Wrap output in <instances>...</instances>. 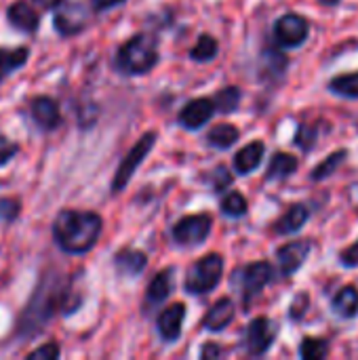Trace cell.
Returning <instances> with one entry per match:
<instances>
[{"label": "cell", "mask_w": 358, "mask_h": 360, "mask_svg": "<svg viewBox=\"0 0 358 360\" xmlns=\"http://www.w3.org/2000/svg\"><path fill=\"white\" fill-rule=\"evenodd\" d=\"M101 228L103 221L93 211L63 209L57 213L53 221V238L63 253L84 255L97 245L101 236Z\"/></svg>", "instance_id": "6da1fadb"}, {"label": "cell", "mask_w": 358, "mask_h": 360, "mask_svg": "<svg viewBox=\"0 0 358 360\" xmlns=\"http://www.w3.org/2000/svg\"><path fill=\"white\" fill-rule=\"evenodd\" d=\"M68 297L65 287L59 278H42L40 287L32 295L30 304L25 306L21 319H19V335L32 338L36 335L53 316L57 310H61L63 300Z\"/></svg>", "instance_id": "7a4b0ae2"}, {"label": "cell", "mask_w": 358, "mask_h": 360, "mask_svg": "<svg viewBox=\"0 0 358 360\" xmlns=\"http://www.w3.org/2000/svg\"><path fill=\"white\" fill-rule=\"evenodd\" d=\"M156 63H158L156 42L150 36H146V34L133 36L116 53V68L124 76H141V74H148Z\"/></svg>", "instance_id": "3957f363"}, {"label": "cell", "mask_w": 358, "mask_h": 360, "mask_svg": "<svg viewBox=\"0 0 358 360\" xmlns=\"http://www.w3.org/2000/svg\"><path fill=\"white\" fill-rule=\"evenodd\" d=\"M224 274V257L217 253H209L205 257H200L196 264H192V268L188 270L184 289L190 295H203L213 291Z\"/></svg>", "instance_id": "277c9868"}, {"label": "cell", "mask_w": 358, "mask_h": 360, "mask_svg": "<svg viewBox=\"0 0 358 360\" xmlns=\"http://www.w3.org/2000/svg\"><path fill=\"white\" fill-rule=\"evenodd\" d=\"M156 133L150 131L146 135H141V139L131 148V152L122 158L120 167L116 169V175H114V181H112V192H122L127 188V184L131 181L133 173L137 171V167L143 162V158L150 154V150L154 148L156 143Z\"/></svg>", "instance_id": "5b68a950"}, {"label": "cell", "mask_w": 358, "mask_h": 360, "mask_svg": "<svg viewBox=\"0 0 358 360\" xmlns=\"http://www.w3.org/2000/svg\"><path fill=\"white\" fill-rule=\"evenodd\" d=\"M270 281H272V266L268 262L249 264L234 272V285H238L245 304H249V300L255 297Z\"/></svg>", "instance_id": "8992f818"}, {"label": "cell", "mask_w": 358, "mask_h": 360, "mask_svg": "<svg viewBox=\"0 0 358 360\" xmlns=\"http://www.w3.org/2000/svg\"><path fill=\"white\" fill-rule=\"evenodd\" d=\"M211 226H213V219L207 213L188 215L173 226V238L179 245L196 247L207 240V236L211 234Z\"/></svg>", "instance_id": "52a82bcc"}, {"label": "cell", "mask_w": 358, "mask_h": 360, "mask_svg": "<svg viewBox=\"0 0 358 360\" xmlns=\"http://www.w3.org/2000/svg\"><path fill=\"white\" fill-rule=\"evenodd\" d=\"M308 34H310V23H308V19H304L298 13L283 15L274 25V38L281 46L295 49V46L304 44Z\"/></svg>", "instance_id": "ba28073f"}, {"label": "cell", "mask_w": 358, "mask_h": 360, "mask_svg": "<svg viewBox=\"0 0 358 360\" xmlns=\"http://www.w3.org/2000/svg\"><path fill=\"white\" fill-rule=\"evenodd\" d=\"M276 340V325L266 319L260 316L255 321L249 323L247 333H245V348L251 356H262L270 350V346Z\"/></svg>", "instance_id": "9c48e42d"}, {"label": "cell", "mask_w": 358, "mask_h": 360, "mask_svg": "<svg viewBox=\"0 0 358 360\" xmlns=\"http://www.w3.org/2000/svg\"><path fill=\"white\" fill-rule=\"evenodd\" d=\"M87 23H89V11L84 8L82 2H76V0L59 6L53 17V25L61 36H74L82 32Z\"/></svg>", "instance_id": "30bf717a"}, {"label": "cell", "mask_w": 358, "mask_h": 360, "mask_svg": "<svg viewBox=\"0 0 358 360\" xmlns=\"http://www.w3.org/2000/svg\"><path fill=\"white\" fill-rule=\"evenodd\" d=\"M215 101L213 99H207V97H198V99H192L188 101L181 112H179V124L184 129H190V131H196L200 129L205 122L211 120V116L215 114Z\"/></svg>", "instance_id": "8fae6325"}, {"label": "cell", "mask_w": 358, "mask_h": 360, "mask_svg": "<svg viewBox=\"0 0 358 360\" xmlns=\"http://www.w3.org/2000/svg\"><path fill=\"white\" fill-rule=\"evenodd\" d=\"M30 114L34 122L38 124V129L42 131H55L61 124V112L53 97H46V95L34 97L30 101Z\"/></svg>", "instance_id": "7c38bea8"}, {"label": "cell", "mask_w": 358, "mask_h": 360, "mask_svg": "<svg viewBox=\"0 0 358 360\" xmlns=\"http://www.w3.org/2000/svg\"><path fill=\"white\" fill-rule=\"evenodd\" d=\"M308 253H310V243H306V240H295V243L281 247L276 257H279V266H281L283 276L295 274L304 266Z\"/></svg>", "instance_id": "4fadbf2b"}, {"label": "cell", "mask_w": 358, "mask_h": 360, "mask_svg": "<svg viewBox=\"0 0 358 360\" xmlns=\"http://www.w3.org/2000/svg\"><path fill=\"white\" fill-rule=\"evenodd\" d=\"M6 19H8V23H11L15 30L25 32V34L36 32V30H38V25H40V15H38V13H36L27 2H21V0L8 6V11H6Z\"/></svg>", "instance_id": "5bb4252c"}, {"label": "cell", "mask_w": 358, "mask_h": 360, "mask_svg": "<svg viewBox=\"0 0 358 360\" xmlns=\"http://www.w3.org/2000/svg\"><path fill=\"white\" fill-rule=\"evenodd\" d=\"M186 316L184 304H173L158 316V333L165 342H175L181 335V323Z\"/></svg>", "instance_id": "9a60e30c"}, {"label": "cell", "mask_w": 358, "mask_h": 360, "mask_svg": "<svg viewBox=\"0 0 358 360\" xmlns=\"http://www.w3.org/2000/svg\"><path fill=\"white\" fill-rule=\"evenodd\" d=\"M234 302L230 297H222L211 306V310L203 319V327L207 331H224L234 321Z\"/></svg>", "instance_id": "2e32d148"}, {"label": "cell", "mask_w": 358, "mask_h": 360, "mask_svg": "<svg viewBox=\"0 0 358 360\" xmlns=\"http://www.w3.org/2000/svg\"><path fill=\"white\" fill-rule=\"evenodd\" d=\"M266 154V146L262 141H251L249 146H245L236 156H234V169L238 175H249L251 171H255L262 162Z\"/></svg>", "instance_id": "e0dca14e"}, {"label": "cell", "mask_w": 358, "mask_h": 360, "mask_svg": "<svg viewBox=\"0 0 358 360\" xmlns=\"http://www.w3.org/2000/svg\"><path fill=\"white\" fill-rule=\"evenodd\" d=\"M114 264H116V270L124 276H137L139 272L146 270L148 266V257L141 253V251H135V249H122L120 253H116L114 257Z\"/></svg>", "instance_id": "ac0fdd59"}, {"label": "cell", "mask_w": 358, "mask_h": 360, "mask_svg": "<svg viewBox=\"0 0 358 360\" xmlns=\"http://www.w3.org/2000/svg\"><path fill=\"white\" fill-rule=\"evenodd\" d=\"M27 57H30V49L27 46L0 49V82L6 80L19 68H23L27 63Z\"/></svg>", "instance_id": "d6986e66"}, {"label": "cell", "mask_w": 358, "mask_h": 360, "mask_svg": "<svg viewBox=\"0 0 358 360\" xmlns=\"http://www.w3.org/2000/svg\"><path fill=\"white\" fill-rule=\"evenodd\" d=\"M335 314H340L342 319H354L358 314V289L348 285V287H342L333 302H331Z\"/></svg>", "instance_id": "ffe728a7"}, {"label": "cell", "mask_w": 358, "mask_h": 360, "mask_svg": "<svg viewBox=\"0 0 358 360\" xmlns=\"http://www.w3.org/2000/svg\"><path fill=\"white\" fill-rule=\"evenodd\" d=\"M310 211L306 205H293L279 221H276V232L279 234H291L304 228V224L308 221Z\"/></svg>", "instance_id": "44dd1931"}, {"label": "cell", "mask_w": 358, "mask_h": 360, "mask_svg": "<svg viewBox=\"0 0 358 360\" xmlns=\"http://www.w3.org/2000/svg\"><path fill=\"white\" fill-rule=\"evenodd\" d=\"M298 171V158L293 154L287 152H279L272 156L268 171H266V179H285L289 175H293Z\"/></svg>", "instance_id": "7402d4cb"}, {"label": "cell", "mask_w": 358, "mask_h": 360, "mask_svg": "<svg viewBox=\"0 0 358 360\" xmlns=\"http://www.w3.org/2000/svg\"><path fill=\"white\" fill-rule=\"evenodd\" d=\"M173 291V270H162L154 276V281L148 285V304H160L169 297Z\"/></svg>", "instance_id": "603a6c76"}, {"label": "cell", "mask_w": 358, "mask_h": 360, "mask_svg": "<svg viewBox=\"0 0 358 360\" xmlns=\"http://www.w3.org/2000/svg\"><path fill=\"white\" fill-rule=\"evenodd\" d=\"M209 143L213 148H219V150H226L230 146H234L238 141V129L230 122H222L217 127H213L207 135Z\"/></svg>", "instance_id": "cb8c5ba5"}, {"label": "cell", "mask_w": 358, "mask_h": 360, "mask_svg": "<svg viewBox=\"0 0 358 360\" xmlns=\"http://www.w3.org/2000/svg\"><path fill=\"white\" fill-rule=\"evenodd\" d=\"M217 51H219L217 40H215L213 36H209V34H203V36L198 38V42L192 46L190 57H192L194 61H211V59H215Z\"/></svg>", "instance_id": "d4e9b609"}, {"label": "cell", "mask_w": 358, "mask_h": 360, "mask_svg": "<svg viewBox=\"0 0 358 360\" xmlns=\"http://www.w3.org/2000/svg\"><path fill=\"white\" fill-rule=\"evenodd\" d=\"M241 97H243V93H241L238 86H226V89H222V91L215 95L213 101H215V108H217L222 114H232V112L238 108Z\"/></svg>", "instance_id": "484cf974"}, {"label": "cell", "mask_w": 358, "mask_h": 360, "mask_svg": "<svg viewBox=\"0 0 358 360\" xmlns=\"http://www.w3.org/2000/svg\"><path fill=\"white\" fill-rule=\"evenodd\" d=\"M346 156H348V150H338V152L329 154V158L323 160V162L312 171V179H314V181H323V179H327V177H331L333 171L346 160Z\"/></svg>", "instance_id": "4316f807"}, {"label": "cell", "mask_w": 358, "mask_h": 360, "mask_svg": "<svg viewBox=\"0 0 358 360\" xmlns=\"http://www.w3.org/2000/svg\"><path fill=\"white\" fill-rule=\"evenodd\" d=\"M329 354V344L325 340L317 338H304L300 346V356L304 360H319L325 359Z\"/></svg>", "instance_id": "83f0119b"}, {"label": "cell", "mask_w": 358, "mask_h": 360, "mask_svg": "<svg viewBox=\"0 0 358 360\" xmlns=\"http://www.w3.org/2000/svg\"><path fill=\"white\" fill-rule=\"evenodd\" d=\"M329 89L342 97H352V99H358V72H352V74H344L340 78H333Z\"/></svg>", "instance_id": "f1b7e54d"}, {"label": "cell", "mask_w": 358, "mask_h": 360, "mask_svg": "<svg viewBox=\"0 0 358 360\" xmlns=\"http://www.w3.org/2000/svg\"><path fill=\"white\" fill-rule=\"evenodd\" d=\"M247 209H249V202L241 192H230L222 200V211L228 217H243L247 213Z\"/></svg>", "instance_id": "f546056e"}, {"label": "cell", "mask_w": 358, "mask_h": 360, "mask_svg": "<svg viewBox=\"0 0 358 360\" xmlns=\"http://www.w3.org/2000/svg\"><path fill=\"white\" fill-rule=\"evenodd\" d=\"M317 141V129L314 127H308V124H302L298 135H295V143L302 148V150H312Z\"/></svg>", "instance_id": "4dcf8cb0"}, {"label": "cell", "mask_w": 358, "mask_h": 360, "mask_svg": "<svg viewBox=\"0 0 358 360\" xmlns=\"http://www.w3.org/2000/svg\"><path fill=\"white\" fill-rule=\"evenodd\" d=\"M17 215H19V202L11 198H0V219L4 224H11L15 221Z\"/></svg>", "instance_id": "1f68e13d"}, {"label": "cell", "mask_w": 358, "mask_h": 360, "mask_svg": "<svg viewBox=\"0 0 358 360\" xmlns=\"http://www.w3.org/2000/svg\"><path fill=\"white\" fill-rule=\"evenodd\" d=\"M17 152H19V146L15 141L6 139L4 135H0V167L6 165L8 160H13Z\"/></svg>", "instance_id": "d6a6232c"}, {"label": "cell", "mask_w": 358, "mask_h": 360, "mask_svg": "<svg viewBox=\"0 0 358 360\" xmlns=\"http://www.w3.org/2000/svg\"><path fill=\"white\" fill-rule=\"evenodd\" d=\"M211 179H213V188L215 192H222L224 188H228L232 184V175L226 167H217L213 173H211Z\"/></svg>", "instance_id": "836d02e7"}, {"label": "cell", "mask_w": 358, "mask_h": 360, "mask_svg": "<svg viewBox=\"0 0 358 360\" xmlns=\"http://www.w3.org/2000/svg\"><path fill=\"white\" fill-rule=\"evenodd\" d=\"M264 61L272 68V72L274 74H281L285 68H287V57L283 55V53H279V51H268V53H264Z\"/></svg>", "instance_id": "e575fe53"}, {"label": "cell", "mask_w": 358, "mask_h": 360, "mask_svg": "<svg viewBox=\"0 0 358 360\" xmlns=\"http://www.w3.org/2000/svg\"><path fill=\"white\" fill-rule=\"evenodd\" d=\"M59 346L57 344H46V346H42V348H38V350H34V352H30L27 356L30 359H57L59 356Z\"/></svg>", "instance_id": "d590c367"}, {"label": "cell", "mask_w": 358, "mask_h": 360, "mask_svg": "<svg viewBox=\"0 0 358 360\" xmlns=\"http://www.w3.org/2000/svg\"><path fill=\"white\" fill-rule=\"evenodd\" d=\"M340 259H342V264H344L346 268H354V266H358V240L352 247H348L346 251H342Z\"/></svg>", "instance_id": "8d00e7d4"}, {"label": "cell", "mask_w": 358, "mask_h": 360, "mask_svg": "<svg viewBox=\"0 0 358 360\" xmlns=\"http://www.w3.org/2000/svg\"><path fill=\"white\" fill-rule=\"evenodd\" d=\"M217 356H222V348H219L217 344H213V342L205 344V348H203V352H200V359L209 360V359H217Z\"/></svg>", "instance_id": "74e56055"}, {"label": "cell", "mask_w": 358, "mask_h": 360, "mask_svg": "<svg viewBox=\"0 0 358 360\" xmlns=\"http://www.w3.org/2000/svg\"><path fill=\"white\" fill-rule=\"evenodd\" d=\"M124 0H91L93 8L95 11H108V8H114L118 4H122Z\"/></svg>", "instance_id": "f35d334b"}, {"label": "cell", "mask_w": 358, "mask_h": 360, "mask_svg": "<svg viewBox=\"0 0 358 360\" xmlns=\"http://www.w3.org/2000/svg\"><path fill=\"white\" fill-rule=\"evenodd\" d=\"M304 302H308V295H304V293H302V295H298L295 304L291 306V310H293V312H291V314H293V319H300V316H302V312H304V310H302V304H304Z\"/></svg>", "instance_id": "ab89813d"}, {"label": "cell", "mask_w": 358, "mask_h": 360, "mask_svg": "<svg viewBox=\"0 0 358 360\" xmlns=\"http://www.w3.org/2000/svg\"><path fill=\"white\" fill-rule=\"evenodd\" d=\"M34 2H36L38 6H42V8L46 11V8H55V6H59V4H61L63 0H34Z\"/></svg>", "instance_id": "60d3db41"}, {"label": "cell", "mask_w": 358, "mask_h": 360, "mask_svg": "<svg viewBox=\"0 0 358 360\" xmlns=\"http://www.w3.org/2000/svg\"><path fill=\"white\" fill-rule=\"evenodd\" d=\"M325 6H335V4H340V0H321Z\"/></svg>", "instance_id": "b9f144b4"}]
</instances>
